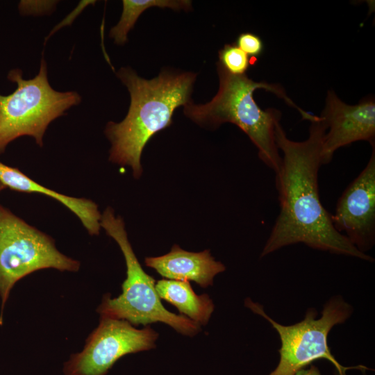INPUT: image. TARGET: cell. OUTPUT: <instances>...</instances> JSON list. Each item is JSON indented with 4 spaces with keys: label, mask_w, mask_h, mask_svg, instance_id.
Wrapping results in <instances>:
<instances>
[{
    "label": "cell",
    "mask_w": 375,
    "mask_h": 375,
    "mask_svg": "<svg viewBox=\"0 0 375 375\" xmlns=\"http://www.w3.org/2000/svg\"><path fill=\"white\" fill-rule=\"evenodd\" d=\"M7 77L17 87L8 95L0 94V153L12 141L25 135L33 138L42 147L49 124L79 104L81 97L74 91L53 89L44 58L33 78L24 79L19 69H11Z\"/></svg>",
    "instance_id": "5b68a950"
},
{
    "label": "cell",
    "mask_w": 375,
    "mask_h": 375,
    "mask_svg": "<svg viewBox=\"0 0 375 375\" xmlns=\"http://www.w3.org/2000/svg\"><path fill=\"white\" fill-rule=\"evenodd\" d=\"M162 299L174 306L181 313L192 321L206 325L214 310V304L206 294L197 295L187 281L162 279L156 283Z\"/></svg>",
    "instance_id": "4fadbf2b"
},
{
    "label": "cell",
    "mask_w": 375,
    "mask_h": 375,
    "mask_svg": "<svg viewBox=\"0 0 375 375\" xmlns=\"http://www.w3.org/2000/svg\"><path fill=\"white\" fill-rule=\"evenodd\" d=\"M6 188L2 185V183L0 182V192L4 190Z\"/></svg>",
    "instance_id": "d6986e66"
},
{
    "label": "cell",
    "mask_w": 375,
    "mask_h": 375,
    "mask_svg": "<svg viewBox=\"0 0 375 375\" xmlns=\"http://www.w3.org/2000/svg\"><path fill=\"white\" fill-rule=\"evenodd\" d=\"M372 148L367 165L345 189L331 215L336 231L363 253L375 244V147Z\"/></svg>",
    "instance_id": "9c48e42d"
},
{
    "label": "cell",
    "mask_w": 375,
    "mask_h": 375,
    "mask_svg": "<svg viewBox=\"0 0 375 375\" xmlns=\"http://www.w3.org/2000/svg\"><path fill=\"white\" fill-rule=\"evenodd\" d=\"M80 262L60 252L52 238L0 204V325L17 281L43 269L77 272Z\"/></svg>",
    "instance_id": "52a82bcc"
},
{
    "label": "cell",
    "mask_w": 375,
    "mask_h": 375,
    "mask_svg": "<svg viewBox=\"0 0 375 375\" xmlns=\"http://www.w3.org/2000/svg\"><path fill=\"white\" fill-rule=\"evenodd\" d=\"M235 44L247 56L253 58L260 56L264 50V44L261 38L252 33L240 34Z\"/></svg>",
    "instance_id": "2e32d148"
},
{
    "label": "cell",
    "mask_w": 375,
    "mask_h": 375,
    "mask_svg": "<svg viewBox=\"0 0 375 375\" xmlns=\"http://www.w3.org/2000/svg\"><path fill=\"white\" fill-rule=\"evenodd\" d=\"M123 11L119 22L110 31V38L115 43L122 45L127 42V35L135 22L146 9L151 7L169 8L175 10L192 9L189 0H123Z\"/></svg>",
    "instance_id": "5bb4252c"
},
{
    "label": "cell",
    "mask_w": 375,
    "mask_h": 375,
    "mask_svg": "<svg viewBox=\"0 0 375 375\" xmlns=\"http://www.w3.org/2000/svg\"><path fill=\"white\" fill-rule=\"evenodd\" d=\"M219 62L229 73L234 75L245 74L250 65L249 56L235 43L225 44L219 51Z\"/></svg>",
    "instance_id": "9a60e30c"
},
{
    "label": "cell",
    "mask_w": 375,
    "mask_h": 375,
    "mask_svg": "<svg viewBox=\"0 0 375 375\" xmlns=\"http://www.w3.org/2000/svg\"><path fill=\"white\" fill-rule=\"evenodd\" d=\"M326 124L322 147V164H328L335 151L360 140L367 141L375 147V102L365 98L356 105L342 101L333 91H328L326 105L320 116Z\"/></svg>",
    "instance_id": "30bf717a"
},
{
    "label": "cell",
    "mask_w": 375,
    "mask_h": 375,
    "mask_svg": "<svg viewBox=\"0 0 375 375\" xmlns=\"http://www.w3.org/2000/svg\"><path fill=\"white\" fill-rule=\"evenodd\" d=\"M217 71L219 78L217 94L205 104L196 105L190 101L184 106V113L198 124L215 126L224 122L235 124L258 148L260 159L278 173L282 158L276 143L275 125L281 114L275 108L261 109L253 99V92L265 89L274 93L296 108L303 119L310 121L313 115L298 107L279 85L256 82L246 74H232L219 62Z\"/></svg>",
    "instance_id": "3957f363"
},
{
    "label": "cell",
    "mask_w": 375,
    "mask_h": 375,
    "mask_svg": "<svg viewBox=\"0 0 375 375\" xmlns=\"http://www.w3.org/2000/svg\"><path fill=\"white\" fill-rule=\"evenodd\" d=\"M100 225L118 244L126 266L122 292L116 298H111L110 294L103 296L97 310L101 317L123 319L134 326L162 322L189 336L199 333V324L183 315L172 313L163 306L156 290L155 279L143 270L134 253L122 218L115 217L113 210L108 207L101 215Z\"/></svg>",
    "instance_id": "277c9868"
},
{
    "label": "cell",
    "mask_w": 375,
    "mask_h": 375,
    "mask_svg": "<svg viewBox=\"0 0 375 375\" xmlns=\"http://www.w3.org/2000/svg\"><path fill=\"white\" fill-rule=\"evenodd\" d=\"M196 74L164 70L156 78L147 80L129 67H122L117 76L127 88L131 103L126 117L120 122H109L105 134L111 143L109 160L129 166L134 177L142 169V150L157 132L172 122L175 109L190 103Z\"/></svg>",
    "instance_id": "7a4b0ae2"
},
{
    "label": "cell",
    "mask_w": 375,
    "mask_h": 375,
    "mask_svg": "<svg viewBox=\"0 0 375 375\" xmlns=\"http://www.w3.org/2000/svg\"><path fill=\"white\" fill-rule=\"evenodd\" d=\"M0 182L5 188L15 191L40 193L56 199L78 217L90 235L99 234L101 214L97 204L92 200L72 197L52 190L32 180L17 168L6 165L1 161Z\"/></svg>",
    "instance_id": "7c38bea8"
},
{
    "label": "cell",
    "mask_w": 375,
    "mask_h": 375,
    "mask_svg": "<svg viewBox=\"0 0 375 375\" xmlns=\"http://www.w3.org/2000/svg\"><path fill=\"white\" fill-rule=\"evenodd\" d=\"M145 264L165 278L193 281L201 288L212 285L214 277L225 270V266L216 261L209 250L190 252L176 244L167 254L146 258Z\"/></svg>",
    "instance_id": "8fae6325"
},
{
    "label": "cell",
    "mask_w": 375,
    "mask_h": 375,
    "mask_svg": "<svg viewBox=\"0 0 375 375\" xmlns=\"http://www.w3.org/2000/svg\"><path fill=\"white\" fill-rule=\"evenodd\" d=\"M326 126L319 116L310 121L308 138L302 142L289 139L279 122L275 140L282 151L281 167L275 174L280 212L260 253L266 256L284 247L303 243L331 253L372 262L336 231L331 215L319 194L318 173Z\"/></svg>",
    "instance_id": "6da1fadb"
},
{
    "label": "cell",
    "mask_w": 375,
    "mask_h": 375,
    "mask_svg": "<svg viewBox=\"0 0 375 375\" xmlns=\"http://www.w3.org/2000/svg\"><path fill=\"white\" fill-rule=\"evenodd\" d=\"M158 334L150 326L138 329L123 319L101 317L83 350L64 363V375H106L122 357L155 348Z\"/></svg>",
    "instance_id": "ba28073f"
},
{
    "label": "cell",
    "mask_w": 375,
    "mask_h": 375,
    "mask_svg": "<svg viewBox=\"0 0 375 375\" xmlns=\"http://www.w3.org/2000/svg\"><path fill=\"white\" fill-rule=\"evenodd\" d=\"M294 375H321L319 370L314 365H311L308 369H301Z\"/></svg>",
    "instance_id": "ac0fdd59"
},
{
    "label": "cell",
    "mask_w": 375,
    "mask_h": 375,
    "mask_svg": "<svg viewBox=\"0 0 375 375\" xmlns=\"http://www.w3.org/2000/svg\"><path fill=\"white\" fill-rule=\"evenodd\" d=\"M32 8L24 7L19 5V10L22 14L30 15V13H43L48 10H51L56 1H28Z\"/></svg>",
    "instance_id": "e0dca14e"
},
{
    "label": "cell",
    "mask_w": 375,
    "mask_h": 375,
    "mask_svg": "<svg viewBox=\"0 0 375 375\" xmlns=\"http://www.w3.org/2000/svg\"><path fill=\"white\" fill-rule=\"evenodd\" d=\"M245 305L253 312L268 321L279 335L281 346L278 351L280 360L269 375H294L299 370L317 359L324 358L335 367L338 375H347L350 369L366 370L362 365L344 367L331 353L328 345V335L331 328L345 322L353 312L352 306L341 296L330 299L324 306L320 317L317 311L308 309L305 317L293 325H282L266 314L258 303L247 299Z\"/></svg>",
    "instance_id": "8992f818"
}]
</instances>
